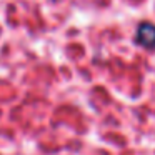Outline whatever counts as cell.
Returning a JSON list of instances; mask_svg holds the SVG:
<instances>
[{"mask_svg":"<svg viewBox=\"0 0 155 155\" xmlns=\"http://www.w3.org/2000/svg\"><path fill=\"white\" fill-rule=\"evenodd\" d=\"M137 42L145 48H155V25L143 22L137 28Z\"/></svg>","mask_w":155,"mask_h":155,"instance_id":"obj_1","label":"cell"}]
</instances>
